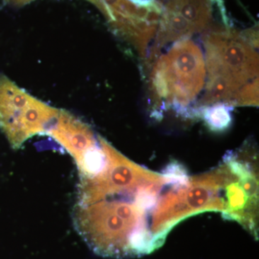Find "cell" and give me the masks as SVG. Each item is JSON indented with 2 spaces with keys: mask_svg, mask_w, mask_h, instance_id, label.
Returning a JSON list of instances; mask_svg holds the SVG:
<instances>
[{
  "mask_svg": "<svg viewBox=\"0 0 259 259\" xmlns=\"http://www.w3.org/2000/svg\"><path fill=\"white\" fill-rule=\"evenodd\" d=\"M6 1L8 2V3H11V4L22 5L30 3V2L32 1V0H6Z\"/></svg>",
  "mask_w": 259,
  "mask_h": 259,
  "instance_id": "7",
  "label": "cell"
},
{
  "mask_svg": "<svg viewBox=\"0 0 259 259\" xmlns=\"http://www.w3.org/2000/svg\"><path fill=\"white\" fill-rule=\"evenodd\" d=\"M28 97L0 75V128L15 149L34 135L46 133L55 112Z\"/></svg>",
  "mask_w": 259,
  "mask_h": 259,
  "instance_id": "1",
  "label": "cell"
},
{
  "mask_svg": "<svg viewBox=\"0 0 259 259\" xmlns=\"http://www.w3.org/2000/svg\"><path fill=\"white\" fill-rule=\"evenodd\" d=\"M171 51L168 66L161 65L157 73L168 75L166 79H156L161 95H174L175 102L190 101L200 90L202 83V58L194 47L180 44Z\"/></svg>",
  "mask_w": 259,
  "mask_h": 259,
  "instance_id": "3",
  "label": "cell"
},
{
  "mask_svg": "<svg viewBox=\"0 0 259 259\" xmlns=\"http://www.w3.org/2000/svg\"><path fill=\"white\" fill-rule=\"evenodd\" d=\"M211 18L210 0H169L161 19V34L178 38L199 31Z\"/></svg>",
  "mask_w": 259,
  "mask_h": 259,
  "instance_id": "4",
  "label": "cell"
},
{
  "mask_svg": "<svg viewBox=\"0 0 259 259\" xmlns=\"http://www.w3.org/2000/svg\"><path fill=\"white\" fill-rule=\"evenodd\" d=\"M162 177L166 185H171L175 190H182L190 186L188 172L182 163L171 161L163 170Z\"/></svg>",
  "mask_w": 259,
  "mask_h": 259,
  "instance_id": "6",
  "label": "cell"
},
{
  "mask_svg": "<svg viewBox=\"0 0 259 259\" xmlns=\"http://www.w3.org/2000/svg\"><path fill=\"white\" fill-rule=\"evenodd\" d=\"M233 107L226 104H217L204 109L202 116L212 131H223L231 125Z\"/></svg>",
  "mask_w": 259,
  "mask_h": 259,
  "instance_id": "5",
  "label": "cell"
},
{
  "mask_svg": "<svg viewBox=\"0 0 259 259\" xmlns=\"http://www.w3.org/2000/svg\"><path fill=\"white\" fill-rule=\"evenodd\" d=\"M217 36L208 50L212 100L229 96L256 73V61L249 48L234 36Z\"/></svg>",
  "mask_w": 259,
  "mask_h": 259,
  "instance_id": "2",
  "label": "cell"
}]
</instances>
